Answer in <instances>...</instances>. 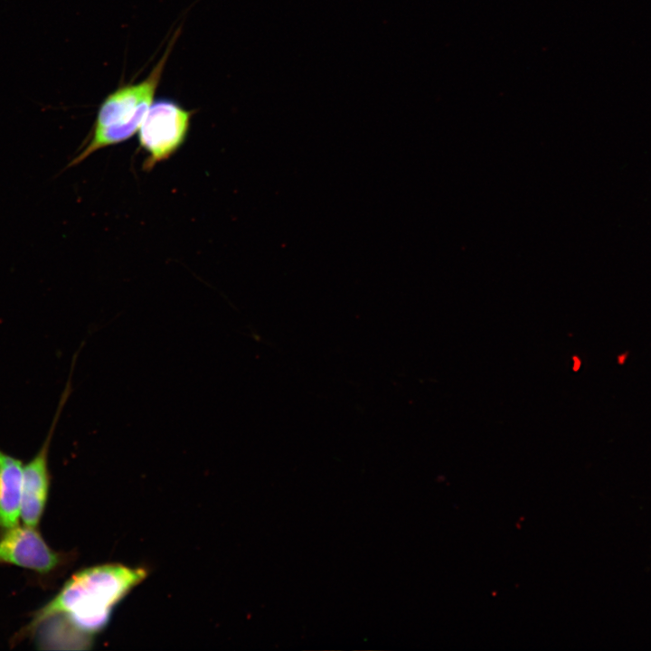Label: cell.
<instances>
[{"mask_svg": "<svg viewBox=\"0 0 651 651\" xmlns=\"http://www.w3.org/2000/svg\"><path fill=\"white\" fill-rule=\"evenodd\" d=\"M172 45L170 42L145 80L120 86L105 98L98 110L88 143L68 167L76 165L99 149L131 138L139 130L154 101Z\"/></svg>", "mask_w": 651, "mask_h": 651, "instance_id": "obj_2", "label": "cell"}, {"mask_svg": "<svg viewBox=\"0 0 651 651\" xmlns=\"http://www.w3.org/2000/svg\"><path fill=\"white\" fill-rule=\"evenodd\" d=\"M1 532L0 564L17 566L45 577L62 571L74 558L72 552L51 548L36 527L17 524Z\"/></svg>", "mask_w": 651, "mask_h": 651, "instance_id": "obj_4", "label": "cell"}, {"mask_svg": "<svg viewBox=\"0 0 651 651\" xmlns=\"http://www.w3.org/2000/svg\"><path fill=\"white\" fill-rule=\"evenodd\" d=\"M148 575L145 567L121 563L91 566L74 573L21 631L25 637L50 619L61 621L62 634L75 636L86 647L103 631L116 606Z\"/></svg>", "mask_w": 651, "mask_h": 651, "instance_id": "obj_1", "label": "cell"}, {"mask_svg": "<svg viewBox=\"0 0 651 651\" xmlns=\"http://www.w3.org/2000/svg\"><path fill=\"white\" fill-rule=\"evenodd\" d=\"M78 354L72 358L71 372L60 397L49 431L37 453L24 465L21 519L25 525L37 527L43 515L51 486L49 450L61 411L72 392L71 378Z\"/></svg>", "mask_w": 651, "mask_h": 651, "instance_id": "obj_5", "label": "cell"}, {"mask_svg": "<svg viewBox=\"0 0 651 651\" xmlns=\"http://www.w3.org/2000/svg\"><path fill=\"white\" fill-rule=\"evenodd\" d=\"M191 118L192 111L175 100L153 101L138 130L139 145L146 154L145 170H151L179 150L187 137Z\"/></svg>", "mask_w": 651, "mask_h": 651, "instance_id": "obj_3", "label": "cell"}, {"mask_svg": "<svg viewBox=\"0 0 651 651\" xmlns=\"http://www.w3.org/2000/svg\"><path fill=\"white\" fill-rule=\"evenodd\" d=\"M24 463L0 448V529L18 524L21 517Z\"/></svg>", "mask_w": 651, "mask_h": 651, "instance_id": "obj_6", "label": "cell"}]
</instances>
